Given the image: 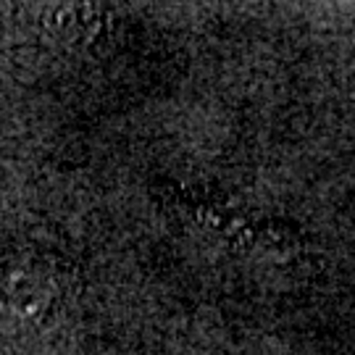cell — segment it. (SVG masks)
Segmentation results:
<instances>
[{
	"label": "cell",
	"mask_w": 355,
	"mask_h": 355,
	"mask_svg": "<svg viewBox=\"0 0 355 355\" xmlns=\"http://www.w3.org/2000/svg\"><path fill=\"white\" fill-rule=\"evenodd\" d=\"M48 282L32 266L21 263L13 255L0 253V313H21L45 300Z\"/></svg>",
	"instance_id": "1"
}]
</instances>
